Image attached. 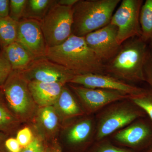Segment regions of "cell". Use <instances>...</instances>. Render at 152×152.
<instances>
[{
  "label": "cell",
  "instance_id": "6da1fadb",
  "mask_svg": "<svg viewBox=\"0 0 152 152\" xmlns=\"http://www.w3.org/2000/svg\"><path fill=\"white\" fill-rule=\"evenodd\" d=\"M46 57L75 75H106L105 63L87 45L84 37L72 34L62 44L48 48Z\"/></svg>",
  "mask_w": 152,
  "mask_h": 152
},
{
  "label": "cell",
  "instance_id": "7a4b0ae2",
  "mask_svg": "<svg viewBox=\"0 0 152 152\" xmlns=\"http://www.w3.org/2000/svg\"><path fill=\"white\" fill-rule=\"evenodd\" d=\"M150 50L140 37L129 39L111 60L105 63L106 75L129 84L145 82L144 66Z\"/></svg>",
  "mask_w": 152,
  "mask_h": 152
},
{
  "label": "cell",
  "instance_id": "3957f363",
  "mask_svg": "<svg viewBox=\"0 0 152 152\" xmlns=\"http://www.w3.org/2000/svg\"><path fill=\"white\" fill-rule=\"evenodd\" d=\"M121 0H79L72 7V34L84 37L110 23Z\"/></svg>",
  "mask_w": 152,
  "mask_h": 152
},
{
  "label": "cell",
  "instance_id": "277c9868",
  "mask_svg": "<svg viewBox=\"0 0 152 152\" xmlns=\"http://www.w3.org/2000/svg\"><path fill=\"white\" fill-rule=\"evenodd\" d=\"M28 83L20 71L12 70L1 87L9 107L20 122L34 119L39 108L30 92Z\"/></svg>",
  "mask_w": 152,
  "mask_h": 152
},
{
  "label": "cell",
  "instance_id": "5b68a950",
  "mask_svg": "<svg viewBox=\"0 0 152 152\" xmlns=\"http://www.w3.org/2000/svg\"><path fill=\"white\" fill-rule=\"evenodd\" d=\"M146 115L145 112L129 99L110 104L98 117L95 138L102 140Z\"/></svg>",
  "mask_w": 152,
  "mask_h": 152
},
{
  "label": "cell",
  "instance_id": "8992f818",
  "mask_svg": "<svg viewBox=\"0 0 152 152\" xmlns=\"http://www.w3.org/2000/svg\"><path fill=\"white\" fill-rule=\"evenodd\" d=\"M72 7L60 5L57 2L40 21L41 28L47 47L62 44L72 34Z\"/></svg>",
  "mask_w": 152,
  "mask_h": 152
},
{
  "label": "cell",
  "instance_id": "52a82bcc",
  "mask_svg": "<svg viewBox=\"0 0 152 152\" xmlns=\"http://www.w3.org/2000/svg\"><path fill=\"white\" fill-rule=\"evenodd\" d=\"M143 3L142 0H123L113 15L110 23L118 29L117 41L121 45L132 38L140 37V16Z\"/></svg>",
  "mask_w": 152,
  "mask_h": 152
},
{
  "label": "cell",
  "instance_id": "ba28073f",
  "mask_svg": "<svg viewBox=\"0 0 152 152\" xmlns=\"http://www.w3.org/2000/svg\"><path fill=\"white\" fill-rule=\"evenodd\" d=\"M81 103L85 113H94L112 103L129 99L132 96L118 91L90 88L69 85Z\"/></svg>",
  "mask_w": 152,
  "mask_h": 152
},
{
  "label": "cell",
  "instance_id": "9c48e42d",
  "mask_svg": "<svg viewBox=\"0 0 152 152\" xmlns=\"http://www.w3.org/2000/svg\"><path fill=\"white\" fill-rule=\"evenodd\" d=\"M28 82L60 83L66 85L76 75L63 66L47 58L35 59L26 69L20 71Z\"/></svg>",
  "mask_w": 152,
  "mask_h": 152
},
{
  "label": "cell",
  "instance_id": "30bf717a",
  "mask_svg": "<svg viewBox=\"0 0 152 152\" xmlns=\"http://www.w3.org/2000/svg\"><path fill=\"white\" fill-rule=\"evenodd\" d=\"M118 29L110 23L84 37L87 45L104 63L109 61L119 50L121 45L117 41Z\"/></svg>",
  "mask_w": 152,
  "mask_h": 152
},
{
  "label": "cell",
  "instance_id": "8fae6325",
  "mask_svg": "<svg viewBox=\"0 0 152 152\" xmlns=\"http://www.w3.org/2000/svg\"><path fill=\"white\" fill-rule=\"evenodd\" d=\"M113 138L118 143L138 150L152 146V121L143 118L117 131Z\"/></svg>",
  "mask_w": 152,
  "mask_h": 152
},
{
  "label": "cell",
  "instance_id": "7c38bea8",
  "mask_svg": "<svg viewBox=\"0 0 152 152\" xmlns=\"http://www.w3.org/2000/svg\"><path fill=\"white\" fill-rule=\"evenodd\" d=\"M17 42L24 47L35 59L46 58L48 47L39 21L26 18L20 20Z\"/></svg>",
  "mask_w": 152,
  "mask_h": 152
},
{
  "label": "cell",
  "instance_id": "4fadbf2b",
  "mask_svg": "<svg viewBox=\"0 0 152 152\" xmlns=\"http://www.w3.org/2000/svg\"><path fill=\"white\" fill-rule=\"evenodd\" d=\"M69 83L75 84L90 88L118 91L132 96L140 94L144 89L122 81L108 75L102 74L76 75Z\"/></svg>",
  "mask_w": 152,
  "mask_h": 152
},
{
  "label": "cell",
  "instance_id": "5bb4252c",
  "mask_svg": "<svg viewBox=\"0 0 152 152\" xmlns=\"http://www.w3.org/2000/svg\"><path fill=\"white\" fill-rule=\"evenodd\" d=\"M66 85L60 83L29 82L30 92L36 104L39 108L53 106Z\"/></svg>",
  "mask_w": 152,
  "mask_h": 152
},
{
  "label": "cell",
  "instance_id": "9a60e30c",
  "mask_svg": "<svg viewBox=\"0 0 152 152\" xmlns=\"http://www.w3.org/2000/svg\"><path fill=\"white\" fill-rule=\"evenodd\" d=\"M60 118L65 120L83 116L84 111L79 105L70 90L65 85L53 106Z\"/></svg>",
  "mask_w": 152,
  "mask_h": 152
},
{
  "label": "cell",
  "instance_id": "2e32d148",
  "mask_svg": "<svg viewBox=\"0 0 152 152\" xmlns=\"http://www.w3.org/2000/svg\"><path fill=\"white\" fill-rule=\"evenodd\" d=\"M96 130L95 121L92 118H84L69 127L67 131L66 138L71 144L83 143L92 138Z\"/></svg>",
  "mask_w": 152,
  "mask_h": 152
},
{
  "label": "cell",
  "instance_id": "e0dca14e",
  "mask_svg": "<svg viewBox=\"0 0 152 152\" xmlns=\"http://www.w3.org/2000/svg\"><path fill=\"white\" fill-rule=\"evenodd\" d=\"M4 51L14 70H25L35 60L29 52L17 42L4 48Z\"/></svg>",
  "mask_w": 152,
  "mask_h": 152
},
{
  "label": "cell",
  "instance_id": "ac0fdd59",
  "mask_svg": "<svg viewBox=\"0 0 152 152\" xmlns=\"http://www.w3.org/2000/svg\"><path fill=\"white\" fill-rule=\"evenodd\" d=\"M34 119L45 135H53L59 127V116L53 106L39 108Z\"/></svg>",
  "mask_w": 152,
  "mask_h": 152
},
{
  "label": "cell",
  "instance_id": "d6986e66",
  "mask_svg": "<svg viewBox=\"0 0 152 152\" xmlns=\"http://www.w3.org/2000/svg\"><path fill=\"white\" fill-rule=\"evenodd\" d=\"M20 123L9 107L4 94L0 90V132L6 135L12 134Z\"/></svg>",
  "mask_w": 152,
  "mask_h": 152
},
{
  "label": "cell",
  "instance_id": "ffe728a7",
  "mask_svg": "<svg viewBox=\"0 0 152 152\" xmlns=\"http://www.w3.org/2000/svg\"><path fill=\"white\" fill-rule=\"evenodd\" d=\"M57 2V0H27L23 18L40 22Z\"/></svg>",
  "mask_w": 152,
  "mask_h": 152
},
{
  "label": "cell",
  "instance_id": "44dd1931",
  "mask_svg": "<svg viewBox=\"0 0 152 152\" xmlns=\"http://www.w3.org/2000/svg\"><path fill=\"white\" fill-rule=\"evenodd\" d=\"M140 38L149 44L152 50V0H146L141 9L140 16Z\"/></svg>",
  "mask_w": 152,
  "mask_h": 152
},
{
  "label": "cell",
  "instance_id": "7402d4cb",
  "mask_svg": "<svg viewBox=\"0 0 152 152\" xmlns=\"http://www.w3.org/2000/svg\"><path fill=\"white\" fill-rule=\"evenodd\" d=\"M18 22L10 16L0 19V42L4 48L16 42Z\"/></svg>",
  "mask_w": 152,
  "mask_h": 152
},
{
  "label": "cell",
  "instance_id": "603a6c76",
  "mask_svg": "<svg viewBox=\"0 0 152 152\" xmlns=\"http://www.w3.org/2000/svg\"><path fill=\"white\" fill-rule=\"evenodd\" d=\"M129 99L140 107L152 121V89H143L138 94L132 96Z\"/></svg>",
  "mask_w": 152,
  "mask_h": 152
},
{
  "label": "cell",
  "instance_id": "cb8c5ba5",
  "mask_svg": "<svg viewBox=\"0 0 152 152\" xmlns=\"http://www.w3.org/2000/svg\"><path fill=\"white\" fill-rule=\"evenodd\" d=\"M27 0H10L9 16L17 22L23 18Z\"/></svg>",
  "mask_w": 152,
  "mask_h": 152
},
{
  "label": "cell",
  "instance_id": "d4e9b609",
  "mask_svg": "<svg viewBox=\"0 0 152 152\" xmlns=\"http://www.w3.org/2000/svg\"><path fill=\"white\" fill-rule=\"evenodd\" d=\"M12 70L10 64L7 59L4 52L0 53V87L4 84Z\"/></svg>",
  "mask_w": 152,
  "mask_h": 152
},
{
  "label": "cell",
  "instance_id": "484cf974",
  "mask_svg": "<svg viewBox=\"0 0 152 152\" xmlns=\"http://www.w3.org/2000/svg\"><path fill=\"white\" fill-rule=\"evenodd\" d=\"M34 137L31 130L28 127L20 130L17 134V140L23 148L28 145L33 141Z\"/></svg>",
  "mask_w": 152,
  "mask_h": 152
},
{
  "label": "cell",
  "instance_id": "4316f807",
  "mask_svg": "<svg viewBox=\"0 0 152 152\" xmlns=\"http://www.w3.org/2000/svg\"><path fill=\"white\" fill-rule=\"evenodd\" d=\"M21 152H45V147L40 138L35 137L28 145L22 149Z\"/></svg>",
  "mask_w": 152,
  "mask_h": 152
},
{
  "label": "cell",
  "instance_id": "83f0119b",
  "mask_svg": "<svg viewBox=\"0 0 152 152\" xmlns=\"http://www.w3.org/2000/svg\"><path fill=\"white\" fill-rule=\"evenodd\" d=\"M94 152H132L124 149L115 146L108 142H101Z\"/></svg>",
  "mask_w": 152,
  "mask_h": 152
},
{
  "label": "cell",
  "instance_id": "f1b7e54d",
  "mask_svg": "<svg viewBox=\"0 0 152 152\" xmlns=\"http://www.w3.org/2000/svg\"><path fill=\"white\" fill-rule=\"evenodd\" d=\"M144 72L145 82L152 89V50H151L144 66Z\"/></svg>",
  "mask_w": 152,
  "mask_h": 152
},
{
  "label": "cell",
  "instance_id": "f546056e",
  "mask_svg": "<svg viewBox=\"0 0 152 152\" xmlns=\"http://www.w3.org/2000/svg\"><path fill=\"white\" fill-rule=\"evenodd\" d=\"M4 146L10 152H21L23 149L16 138L13 137L6 139Z\"/></svg>",
  "mask_w": 152,
  "mask_h": 152
},
{
  "label": "cell",
  "instance_id": "4dcf8cb0",
  "mask_svg": "<svg viewBox=\"0 0 152 152\" xmlns=\"http://www.w3.org/2000/svg\"><path fill=\"white\" fill-rule=\"evenodd\" d=\"M10 2L9 0H0V19L9 16Z\"/></svg>",
  "mask_w": 152,
  "mask_h": 152
},
{
  "label": "cell",
  "instance_id": "1f68e13d",
  "mask_svg": "<svg viewBox=\"0 0 152 152\" xmlns=\"http://www.w3.org/2000/svg\"><path fill=\"white\" fill-rule=\"evenodd\" d=\"M45 152H62V151L58 144L56 143H53L45 147Z\"/></svg>",
  "mask_w": 152,
  "mask_h": 152
},
{
  "label": "cell",
  "instance_id": "d6a6232c",
  "mask_svg": "<svg viewBox=\"0 0 152 152\" xmlns=\"http://www.w3.org/2000/svg\"><path fill=\"white\" fill-rule=\"evenodd\" d=\"M79 0H57V4L60 5L73 7Z\"/></svg>",
  "mask_w": 152,
  "mask_h": 152
},
{
  "label": "cell",
  "instance_id": "836d02e7",
  "mask_svg": "<svg viewBox=\"0 0 152 152\" xmlns=\"http://www.w3.org/2000/svg\"><path fill=\"white\" fill-rule=\"evenodd\" d=\"M6 137H7V136L5 134L0 132V150L2 148L3 145H4Z\"/></svg>",
  "mask_w": 152,
  "mask_h": 152
},
{
  "label": "cell",
  "instance_id": "e575fe53",
  "mask_svg": "<svg viewBox=\"0 0 152 152\" xmlns=\"http://www.w3.org/2000/svg\"><path fill=\"white\" fill-rule=\"evenodd\" d=\"M145 152H152V146L150 147Z\"/></svg>",
  "mask_w": 152,
  "mask_h": 152
},
{
  "label": "cell",
  "instance_id": "d590c367",
  "mask_svg": "<svg viewBox=\"0 0 152 152\" xmlns=\"http://www.w3.org/2000/svg\"><path fill=\"white\" fill-rule=\"evenodd\" d=\"M0 152H1V151H0Z\"/></svg>",
  "mask_w": 152,
  "mask_h": 152
}]
</instances>
